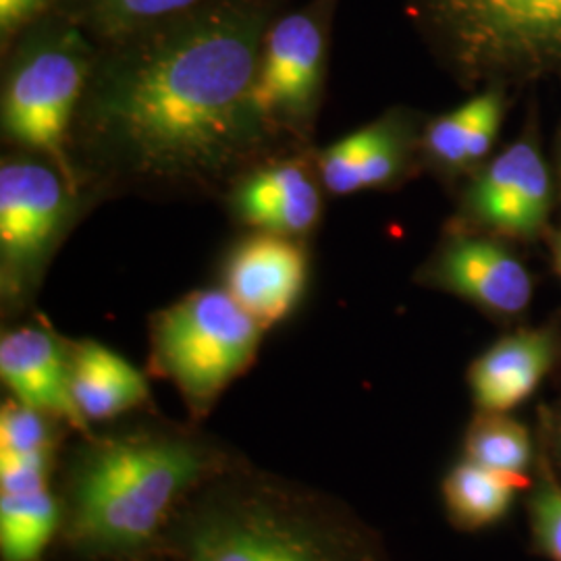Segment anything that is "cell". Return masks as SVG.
I'll return each mask as SVG.
<instances>
[{"label": "cell", "mask_w": 561, "mask_h": 561, "mask_svg": "<svg viewBox=\"0 0 561 561\" xmlns=\"http://www.w3.org/2000/svg\"><path fill=\"white\" fill-rule=\"evenodd\" d=\"M167 542L181 561H377L327 495L229 466L183 503Z\"/></svg>", "instance_id": "obj_3"}, {"label": "cell", "mask_w": 561, "mask_h": 561, "mask_svg": "<svg viewBox=\"0 0 561 561\" xmlns=\"http://www.w3.org/2000/svg\"><path fill=\"white\" fill-rule=\"evenodd\" d=\"M502 117V94L495 90L479 94L426 127V152L447 169L472 167L491 152Z\"/></svg>", "instance_id": "obj_17"}, {"label": "cell", "mask_w": 561, "mask_h": 561, "mask_svg": "<svg viewBox=\"0 0 561 561\" xmlns=\"http://www.w3.org/2000/svg\"><path fill=\"white\" fill-rule=\"evenodd\" d=\"M405 141L400 123L377 121L327 146L319 157L322 185L335 196L382 187L400 175Z\"/></svg>", "instance_id": "obj_15"}, {"label": "cell", "mask_w": 561, "mask_h": 561, "mask_svg": "<svg viewBox=\"0 0 561 561\" xmlns=\"http://www.w3.org/2000/svg\"><path fill=\"white\" fill-rule=\"evenodd\" d=\"M535 533L542 549L556 561H561V489L545 486L533 502Z\"/></svg>", "instance_id": "obj_23"}, {"label": "cell", "mask_w": 561, "mask_h": 561, "mask_svg": "<svg viewBox=\"0 0 561 561\" xmlns=\"http://www.w3.org/2000/svg\"><path fill=\"white\" fill-rule=\"evenodd\" d=\"M324 13L314 7L283 15L264 36L252 101L268 141L306 140L312 131L327 60Z\"/></svg>", "instance_id": "obj_8"}, {"label": "cell", "mask_w": 561, "mask_h": 561, "mask_svg": "<svg viewBox=\"0 0 561 561\" xmlns=\"http://www.w3.org/2000/svg\"><path fill=\"white\" fill-rule=\"evenodd\" d=\"M80 187L32 154L0 167V296L7 314L36 298L44 273L73 225Z\"/></svg>", "instance_id": "obj_6"}, {"label": "cell", "mask_w": 561, "mask_h": 561, "mask_svg": "<svg viewBox=\"0 0 561 561\" xmlns=\"http://www.w3.org/2000/svg\"><path fill=\"white\" fill-rule=\"evenodd\" d=\"M466 458L514 479H528L533 443L526 426L505 414H482L466 437Z\"/></svg>", "instance_id": "obj_21"}, {"label": "cell", "mask_w": 561, "mask_h": 561, "mask_svg": "<svg viewBox=\"0 0 561 561\" xmlns=\"http://www.w3.org/2000/svg\"><path fill=\"white\" fill-rule=\"evenodd\" d=\"M0 379L11 400L85 431L71 396V343L48 327L25 324L2 335Z\"/></svg>", "instance_id": "obj_10"}, {"label": "cell", "mask_w": 561, "mask_h": 561, "mask_svg": "<svg viewBox=\"0 0 561 561\" xmlns=\"http://www.w3.org/2000/svg\"><path fill=\"white\" fill-rule=\"evenodd\" d=\"M62 522L48 486L25 493H0L2 561H38Z\"/></svg>", "instance_id": "obj_19"}, {"label": "cell", "mask_w": 561, "mask_h": 561, "mask_svg": "<svg viewBox=\"0 0 561 561\" xmlns=\"http://www.w3.org/2000/svg\"><path fill=\"white\" fill-rule=\"evenodd\" d=\"M451 59L470 73L561 62V0H421Z\"/></svg>", "instance_id": "obj_7"}, {"label": "cell", "mask_w": 561, "mask_h": 561, "mask_svg": "<svg viewBox=\"0 0 561 561\" xmlns=\"http://www.w3.org/2000/svg\"><path fill=\"white\" fill-rule=\"evenodd\" d=\"M59 0H0V36L7 48L20 34L46 20Z\"/></svg>", "instance_id": "obj_24"}, {"label": "cell", "mask_w": 561, "mask_h": 561, "mask_svg": "<svg viewBox=\"0 0 561 561\" xmlns=\"http://www.w3.org/2000/svg\"><path fill=\"white\" fill-rule=\"evenodd\" d=\"M55 424V419L34 408L7 401L0 412V456L53 460Z\"/></svg>", "instance_id": "obj_22"}, {"label": "cell", "mask_w": 561, "mask_h": 561, "mask_svg": "<svg viewBox=\"0 0 561 561\" xmlns=\"http://www.w3.org/2000/svg\"><path fill=\"white\" fill-rule=\"evenodd\" d=\"M71 396L88 424L140 408L150 398V387L144 373L115 350L85 340L71 343Z\"/></svg>", "instance_id": "obj_16"}, {"label": "cell", "mask_w": 561, "mask_h": 561, "mask_svg": "<svg viewBox=\"0 0 561 561\" xmlns=\"http://www.w3.org/2000/svg\"><path fill=\"white\" fill-rule=\"evenodd\" d=\"M556 356L547 331H520L491 345L470 366L468 382L482 414H507L528 400Z\"/></svg>", "instance_id": "obj_14"}, {"label": "cell", "mask_w": 561, "mask_h": 561, "mask_svg": "<svg viewBox=\"0 0 561 561\" xmlns=\"http://www.w3.org/2000/svg\"><path fill=\"white\" fill-rule=\"evenodd\" d=\"M308 256L294 238L256 233L238 243L222 268V289L264 329L285 321L300 304Z\"/></svg>", "instance_id": "obj_9"}, {"label": "cell", "mask_w": 561, "mask_h": 561, "mask_svg": "<svg viewBox=\"0 0 561 561\" xmlns=\"http://www.w3.org/2000/svg\"><path fill=\"white\" fill-rule=\"evenodd\" d=\"M524 486L528 479L505 477L466 458L445 477L443 500L458 526L477 530L502 520Z\"/></svg>", "instance_id": "obj_18"}, {"label": "cell", "mask_w": 561, "mask_h": 561, "mask_svg": "<svg viewBox=\"0 0 561 561\" xmlns=\"http://www.w3.org/2000/svg\"><path fill=\"white\" fill-rule=\"evenodd\" d=\"M271 23L266 0H208L113 44L73 129L92 175L157 194L238 181L268 144L252 88Z\"/></svg>", "instance_id": "obj_1"}, {"label": "cell", "mask_w": 561, "mask_h": 561, "mask_svg": "<svg viewBox=\"0 0 561 561\" xmlns=\"http://www.w3.org/2000/svg\"><path fill=\"white\" fill-rule=\"evenodd\" d=\"M222 468L227 463L213 447L175 431L92 439L71 461L65 535L90 558H138Z\"/></svg>", "instance_id": "obj_2"}, {"label": "cell", "mask_w": 561, "mask_h": 561, "mask_svg": "<svg viewBox=\"0 0 561 561\" xmlns=\"http://www.w3.org/2000/svg\"><path fill=\"white\" fill-rule=\"evenodd\" d=\"M94 65V48L78 21L42 20L18 44L2 85L4 141L53 162L73 185L80 171L71 140Z\"/></svg>", "instance_id": "obj_4"}, {"label": "cell", "mask_w": 561, "mask_h": 561, "mask_svg": "<svg viewBox=\"0 0 561 561\" xmlns=\"http://www.w3.org/2000/svg\"><path fill=\"white\" fill-rule=\"evenodd\" d=\"M426 275L437 287L495 314H518L533 300L526 266L495 241H449Z\"/></svg>", "instance_id": "obj_12"}, {"label": "cell", "mask_w": 561, "mask_h": 561, "mask_svg": "<svg viewBox=\"0 0 561 561\" xmlns=\"http://www.w3.org/2000/svg\"><path fill=\"white\" fill-rule=\"evenodd\" d=\"M553 256H556V268L561 275V236H558L553 241Z\"/></svg>", "instance_id": "obj_25"}, {"label": "cell", "mask_w": 561, "mask_h": 561, "mask_svg": "<svg viewBox=\"0 0 561 561\" xmlns=\"http://www.w3.org/2000/svg\"><path fill=\"white\" fill-rule=\"evenodd\" d=\"M206 0H76L78 23L113 44L181 18Z\"/></svg>", "instance_id": "obj_20"}, {"label": "cell", "mask_w": 561, "mask_h": 561, "mask_svg": "<svg viewBox=\"0 0 561 561\" xmlns=\"http://www.w3.org/2000/svg\"><path fill=\"white\" fill-rule=\"evenodd\" d=\"M231 208L259 233L298 238L321 219V192L301 162H266L233 183Z\"/></svg>", "instance_id": "obj_13"}, {"label": "cell", "mask_w": 561, "mask_h": 561, "mask_svg": "<svg viewBox=\"0 0 561 561\" xmlns=\"http://www.w3.org/2000/svg\"><path fill=\"white\" fill-rule=\"evenodd\" d=\"M470 208L503 236H537L551 208V180L537 146L520 140L503 150L474 183Z\"/></svg>", "instance_id": "obj_11"}, {"label": "cell", "mask_w": 561, "mask_h": 561, "mask_svg": "<svg viewBox=\"0 0 561 561\" xmlns=\"http://www.w3.org/2000/svg\"><path fill=\"white\" fill-rule=\"evenodd\" d=\"M264 331L225 289H198L152 317V360L190 414L204 419L252 366Z\"/></svg>", "instance_id": "obj_5"}]
</instances>
